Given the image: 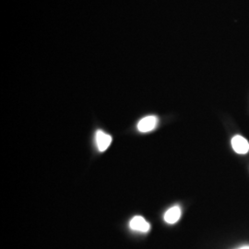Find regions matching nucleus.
I'll list each match as a JSON object with an SVG mask.
<instances>
[{"label": "nucleus", "mask_w": 249, "mask_h": 249, "mask_svg": "<svg viewBox=\"0 0 249 249\" xmlns=\"http://www.w3.org/2000/svg\"><path fill=\"white\" fill-rule=\"evenodd\" d=\"M249 249V247H244V248H242V249Z\"/></svg>", "instance_id": "423d86ee"}, {"label": "nucleus", "mask_w": 249, "mask_h": 249, "mask_svg": "<svg viewBox=\"0 0 249 249\" xmlns=\"http://www.w3.org/2000/svg\"><path fill=\"white\" fill-rule=\"evenodd\" d=\"M129 227L133 231L148 232L151 229V225L142 216H135L129 223Z\"/></svg>", "instance_id": "7ed1b4c3"}, {"label": "nucleus", "mask_w": 249, "mask_h": 249, "mask_svg": "<svg viewBox=\"0 0 249 249\" xmlns=\"http://www.w3.org/2000/svg\"><path fill=\"white\" fill-rule=\"evenodd\" d=\"M182 211L179 206H174L164 213V221L169 224L178 223L181 218Z\"/></svg>", "instance_id": "39448f33"}, {"label": "nucleus", "mask_w": 249, "mask_h": 249, "mask_svg": "<svg viewBox=\"0 0 249 249\" xmlns=\"http://www.w3.org/2000/svg\"><path fill=\"white\" fill-rule=\"evenodd\" d=\"M95 142L99 151H107L112 142V137L103 130H98L95 135Z\"/></svg>", "instance_id": "20e7f679"}, {"label": "nucleus", "mask_w": 249, "mask_h": 249, "mask_svg": "<svg viewBox=\"0 0 249 249\" xmlns=\"http://www.w3.org/2000/svg\"><path fill=\"white\" fill-rule=\"evenodd\" d=\"M231 146L233 151L238 154H246L249 151V143L244 137L235 136L231 140Z\"/></svg>", "instance_id": "f03ea898"}, {"label": "nucleus", "mask_w": 249, "mask_h": 249, "mask_svg": "<svg viewBox=\"0 0 249 249\" xmlns=\"http://www.w3.org/2000/svg\"><path fill=\"white\" fill-rule=\"evenodd\" d=\"M159 122L158 117L155 116H148L143 117L138 123V130L142 133H148L151 132L153 129L156 128Z\"/></svg>", "instance_id": "f257e3e1"}]
</instances>
